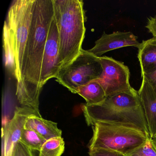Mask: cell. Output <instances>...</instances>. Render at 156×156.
<instances>
[{
    "mask_svg": "<svg viewBox=\"0 0 156 156\" xmlns=\"http://www.w3.org/2000/svg\"><path fill=\"white\" fill-rule=\"evenodd\" d=\"M54 16L53 0H34L21 78L16 95L22 106L40 112L41 68L49 29Z\"/></svg>",
    "mask_w": 156,
    "mask_h": 156,
    "instance_id": "cell-1",
    "label": "cell"
},
{
    "mask_svg": "<svg viewBox=\"0 0 156 156\" xmlns=\"http://www.w3.org/2000/svg\"><path fill=\"white\" fill-rule=\"evenodd\" d=\"M82 110L88 126L105 122L135 129L150 137L138 93L133 87L106 97L98 105L85 104Z\"/></svg>",
    "mask_w": 156,
    "mask_h": 156,
    "instance_id": "cell-2",
    "label": "cell"
},
{
    "mask_svg": "<svg viewBox=\"0 0 156 156\" xmlns=\"http://www.w3.org/2000/svg\"><path fill=\"white\" fill-rule=\"evenodd\" d=\"M59 34L61 69L74 60L82 50L85 34V12L82 0H53Z\"/></svg>",
    "mask_w": 156,
    "mask_h": 156,
    "instance_id": "cell-3",
    "label": "cell"
},
{
    "mask_svg": "<svg viewBox=\"0 0 156 156\" xmlns=\"http://www.w3.org/2000/svg\"><path fill=\"white\" fill-rule=\"evenodd\" d=\"M92 128L89 150L105 149L126 155L150 137L138 129L105 122H96Z\"/></svg>",
    "mask_w": 156,
    "mask_h": 156,
    "instance_id": "cell-4",
    "label": "cell"
},
{
    "mask_svg": "<svg viewBox=\"0 0 156 156\" xmlns=\"http://www.w3.org/2000/svg\"><path fill=\"white\" fill-rule=\"evenodd\" d=\"M34 0H15L12 3L5 21L9 28L15 51L17 84L20 82L26 44L31 22Z\"/></svg>",
    "mask_w": 156,
    "mask_h": 156,
    "instance_id": "cell-5",
    "label": "cell"
},
{
    "mask_svg": "<svg viewBox=\"0 0 156 156\" xmlns=\"http://www.w3.org/2000/svg\"><path fill=\"white\" fill-rule=\"evenodd\" d=\"M103 69L98 57L82 49L70 64L60 69L56 80L73 94L79 88L101 76Z\"/></svg>",
    "mask_w": 156,
    "mask_h": 156,
    "instance_id": "cell-6",
    "label": "cell"
},
{
    "mask_svg": "<svg viewBox=\"0 0 156 156\" xmlns=\"http://www.w3.org/2000/svg\"><path fill=\"white\" fill-rule=\"evenodd\" d=\"M103 69L100 77L96 80L101 85L106 97L127 91L131 88L130 73L127 66L112 57H98Z\"/></svg>",
    "mask_w": 156,
    "mask_h": 156,
    "instance_id": "cell-7",
    "label": "cell"
},
{
    "mask_svg": "<svg viewBox=\"0 0 156 156\" xmlns=\"http://www.w3.org/2000/svg\"><path fill=\"white\" fill-rule=\"evenodd\" d=\"M33 116L41 117L40 112L30 108H16L13 117L2 129V156H12L16 144L20 141L27 119Z\"/></svg>",
    "mask_w": 156,
    "mask_h": 156,
    "instance_id": "cell-8",
    "label": "cell"
},
{
    "mask_svg": "<svg viewBox=\"0 0 156 156\" xmlns=\"http://www.w3.org/2000/svg\"><path fill=\"white\" fill-rule=\"evenodd\" d=\"M59 40L58 28L54 16L49 29L41 68L40 87L50 79L56 78L61 69L59 62Z\"/></svg>",
    "mask_w": 156,
    "mask_h": 156,
    "instance_id": "cell-9",
    "label": "cell"
},
{
    "mask_svg": "<svg viewBox=\"0 0 156 156\" xmlns=\"http://www.w3.org/2000/svg\"><path fill=\"white\" fill-rule=\"evenodd\" d=\"M140 43L137 37L131 32H114L110 34L104 33L102 36L95 42V45L87 51L97 57L102 56L110 51L128 46H133L138 49Z\"/></svg>",
    "mask_w": 156,
    "mask_h": 156,
    "instance_id": "cell-10",
    "label": "cell"
},
{
    "mask_svg": "<svg viewBox=\"0 0 156 156\" xmlns=\"http://www.w3.org/2000/svg\"><path fill=\"white\" fill-rule=\"evenodd\" d=\"M138 93L151 137L156 133V94L144 78Z\"/></svg>",
    "mask_w": 156,
    "mask_h": 156,
    "instance_id": "cell-11",
    "label": "cell"
},
{
    "mask_svg": "<svg viewBox=\"0 0 156 156\" xmlns=\"http://www.w3.org/2000/svg\"><path fill=\"white\" fill-rule=\"evenodd\" d=\"M137 56L141 75L156 71V38L142 41L138 48Z\"/></svg>",
    "mask_w": 156,
    "mask_h": 156,
    "instance_id": "cell-12",
    "label": "cell"
},
{
    "mask_svg": "<svg viewBox=\"0 0 156 156\" xmlns=\"http://www.w3.org/2000/svg\"><path fill=\"white\" fill-rule=\"evenodd\" d=\"M24 128L35 131L46 140L62 136V130L58 128L57 123L44 119L42 117H30L26 121Z\"/></svg>",
    "mask_w": 156,
    "mask_h": 156,
    "instance_id": "cell-13",
    "label": "cell"
},
{
    "mask_svg": "<svg viewBox=\"0 0 156 156\" xmlns=\"http://www.w3.org/2000/svg\"><path fill=\"white\" fill-rule=\"evenodd\" d=\"M3 47L5 67L16 79L17 67L13 40L9 28L6 21L3 27Z\"/></svg>",
    "mask_w": 156,
    "mask_h": 156,
    "instance_id": "cell-14",
    "label": "cell"
},
{
    "mask_svg": "<svg viewBox=\"0 0 156 156\" xmlns=\"http://www.w3.org/2000/svg\"><path fill=\"white\" fill-rule=\"evenodd\" d=\"M77 94L85 99L86 104L88 105L100 104L106 98L104 88L96 80L81 87Z\"/></svg>",
    "mask_w": 156,
    "mask_h": 156,
    "instance_id": "cell-15",
    "label": "cell"
},
{
    "mask_svg": "<svg viewBox=\"0 0 156 156\" xmlns=\"http://www.w3.org/2000/svg\"><path fill=\"white\" fill-rule=\"evenodd\" d=\"M65 151V142L62 137L46 140L40 151L39 156H61Z\"/></svg>",
    "mask_w": 156,
    "mask_h": 156,
    "instance_id": "cell-16",
    "label": "cell"
},
{
    "mask_svg": "<svg viewBox=\"0 0 156 156\" xmlns=\"http://www.w3.org/2000/svg\"><path fill=\"white\" fill-rule=\"evenodd\" d=\"M46 141L40 134L31 129L24 128L22 132L20 141L32 150L40 151Z\"/></svg>",
    "mask_w": 156,
    "mask_h": 156,
    "instance_id": "cell-17",
    "label": "cell"
},
{
    "mask_svg": "<svg viewBox=\"0 0 156 156\" xmlns=\"http://www.w3.org/2000/svg\"><path fill=\"white\" fill-rule=\"evenodd\" d=\"M126 156H156V149L150 137L143 144L126 154Z\"/></svg>",
    "mask_w": 156,
    "mask_h": 156,
    "instance_id": "cell-18",
    "label": "cell"
},
{
    "mask_svg": "<svg viewBox=\"0 0 156 156\" xmlns=\"http://www.w3.org/2000/svg\"><path fill=\"white\" fill-rule=\"evenodd\" d=\"M90 156H126L123 153L105 149L97 148L89 150Z\"/></svg>",
    "mask_w": 156,
    "mask_h": 156,
    "instance_id": "cell-19",
    "label": "cell"
},
{
    "mask_svg": "<svg viewBox=\"0 0 156 156\" xmlns=\"http://www.w3.org/2000/svg\"><path fill=\"white\" fill-rule=\"evenodd\" d=\"M12 156H34L32 150L20 141L16 144Z\"/></svg>",
    "mask_w": 156,
    "mask_h": 156,
    "instance_id": "cell-20",
    "label": "cell"
},
{
    "mask_svg": "<svg viewBox=\"0 0 156 156\" xmlns=\"http://www.w3.org/2000/svg\"><path fill=\"white\" fill-rule=\"evenodd\" d=\"M141 77L147 81L154 94H156V71L148 74L141 75Z\"/></svg>",
    "mask_w": 156,
    "mask_h": 156,
    "instance_id": "cell-21",
    "label": "cell"
},
{
    "mask_svg": "<svg viewBox=\"0 0 156 156\" xmlns=\"http://www.w3.org/2000/svg\"><path fill=\"white\" fill-rule=\"evenodd\" d=\"M146 28L152 34L153 37L156 38V15L148 19Z\"/></svg>",
    "mask_w": 156,
    "mask_h": 156,
    "instance_id": "cell-22",
    "label": "cell"
},
{
    "mask_svg": "<svg viewBox=\"0 0 156 156\" xmlns=\"http://www.w3.org/2000/svg\"><path fill=\"white\" fill-rule=\"evenodd\" d=\"M150 138L152 143L154 145V147H155L156 149V133H155V135L153 136L150 137Z\"/></svg>",
    "mask_w": 156,
    "mask_h": 156,
    "instance_id": "cell-23",
    "label": "cell"
}]
</instances>
